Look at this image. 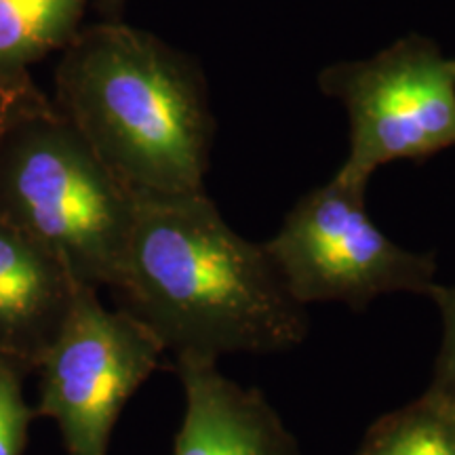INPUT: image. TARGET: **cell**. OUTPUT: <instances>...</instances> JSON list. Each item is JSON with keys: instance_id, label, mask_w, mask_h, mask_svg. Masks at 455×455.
Masks as SVG:
<instances>
[{"instance_id": "6da1fadb", "label": "cell", "mask_w": 455, "mask_h": 455, "mask_svg": "<svg viewBox=\"0 0 455 455\" xmlns=\"http://www.w3.org/2000/svg\"><path fill=\"white\" fill-rule=\"evenodd\" d=\"M118 306L175 358L275 355L308 338L264 243L228 226L203 195L135 196Z\"/></svg>"}, {"instance_id": "7a4b0ae2", "label": "cell", "mask_w": 455, "mask_h": 455, "mask_svg": "<svg viewBox=\"0 0 455 455\" xmlns=\"http://www.w3.org/2000/svg\"><path fill=\"white\" fill-rule=\"evenodd\" d=\"M55 108L135 196L203 195L215 121L201 68L118 20L61 51Z\"/></svg>"}, {"instance_id": "3957f363", "label": "cell", "mask_w": 455, "mask_h": 455, "mask_svg": "<svg viewBox=\"0 0 455 455\" xmlns=\"http://www.w3.org/2000/svg\"><path fill=\"white\" fill-rule=\"evenodd\" d=\"M135 195L53 101L0 138V218L41 244L74 283L114 289Z\"/></svg>"}, {"instance_id": "277c9868", "label": "cell", "mask_w": 455, "mask_h": 455, "mask_svg": "<svg viewBox=\"0 0 455 455\" xmlns=\"http://www.w3.org/2000/svg\"><path fill=\"white\" fill-rule=\"evenodd\" d=\"M318 87L344 104L350 150L333 175L367 190L386 163L424 161L455 146V57L422 34H407L369 60L323 68Z\"/></svg>"}, {"instance_id": "5b68a950", "label": "cell", "mask_w": 455, "mask_h": 455, "mask_svg": "<svg viewBox=\"0 0 455 455\" xmlns=\"http://www.w3.org/2000/svg\"><path fill=\"white\" fill-rule=\"evenodd\" d=\"M264 247L304 308L338 301L363 310L379 295H428L436 284L435 255L386 236L369 218L365 190L335 178L301 196Z\"/></svg>"}, {"instance_id": "8992f818", "label": "cell", "mask_w": 455, "mask_h": 455, "mask_svg": "<svg viewBox=\"0 0 455 455\" xmlns=\"http://www.w3.org/2000/svg\"><path fill=\"white\" fill-rule=\"evenodd\" d=\"M100 289L76 284L64 327L44 352L38 418L55 419L68 455H108L124 405L156 371L161 341Z\"/></svg>"}, {"instance_id": "52a82bcc", "label": "cell", "mask_w": 455, "mask_h": 455, "mask_svg": "<svg viewBox=\"0 0 455 455\" xmlns=\"http://www.w3.org/2000/svg\"><path fill=\"white\" fill-rule=\"evenodd\" d=\"M184 419L173 455H299V445L259 388H244L212 358H175Z\"/></svg>"}, {"instance_id": "ba28073f", "label": "cell", "mask_w": 455, "mask_h": 455, "mask_svg": "<svg viewBox=\"0 0 455 455\" xmlns=\"http://www.w3.org/2000/svg\"><path fill=\"white\" fill-rule=\"evenodd\" d=\"M76 284L53 255L0 218V356L36 369L64 327Z\"/></svg>"}, {"instance_id": "9c48e42d", "label": "cell", "mask_w": 455, "mask_h": 455, "mask_svg": "<svg viewBox=\"0 0 455 455\" xmlns=\"http://www.w3.org/2000/svg\"><path fill=\"white\" fill-rule=\"evenodd\" d=\"M89 0H0V74L28 68L64 51L83 28Z\"/></svg>"}, {"instance_id": "30bf717a", "label": "cell", "mask_w": 455, "mask_h": 455, "mask_svg": "<svg viewBox=\"0 0 455 455\" xmlns=\"http://www.w3.org/2000/svg\"><path fill=\"white\" fill-rule=\"evenodd\" d=\"M356 455H455V396L430 386L375 419Z\"/></svg>"}, {"instance_id": "8fae6325", "label": "cell", "mask_w": 455, "mask_h": 455, "mask_svg": "<svg viewBox=\"0 0 455 455\" xmlns=\"http://www.w3.org/2000/svg\"><path fill=\"white\" fill-rule=\"evenodd\" d=\"M24 369L0 356V455H21L36 409L24 396Z\"/></svg>"}, {"instance_id": "7c38bea8", "label": "cell", "mask_w": 455, "mask_h": 455, "mask_svg": "<svg viewBox=\"0 0 455 455\" xmlns=\"http://www.w3.org/2000/svg\"><path fill=\"white\" fill-rule=\"evenodd\" d=\"M428 298L435 301L443 318V341L430 386L455 396V284L453 287L435 284Z\"/></svg>"}, {"instance_id": "4fadbf2b", "label": "cell", "mask_w": 455, "mask_h": 455, "mask_svg": "<svg viewBox=\"0 0 455 455\" xmlns=\"http://www.w3.org/2000/svg\"><path fill=\"white\" fill-rule=\"evenodd\" d=\"M49 104L41 91L36 89L30 74L26 76H9L0 74V138L26 114L41 110Z\"/></svg>"}, {"instance_id": "5bb4252c", "label": "cell", "mask_w": 455, "mask_h": 455, "mask_svg": "<svg viewBox=\"0 0 455 455\" xmlns=\"http://www.w3.org/2000/svg\"><path fill=\"white\" fill-rule=\"evenodd\" d=\"M124 3H127V0H101V4H104V9L110 11V13H116V11L121 9Z\"/></svg>"}]
</instances>
